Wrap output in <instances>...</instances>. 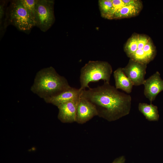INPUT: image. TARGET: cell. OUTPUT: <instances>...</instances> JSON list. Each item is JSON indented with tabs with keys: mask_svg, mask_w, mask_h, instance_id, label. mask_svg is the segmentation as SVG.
<instances>
[{
	"mask_svg": "<svg viewBox=\"0 0 163 163\" xmlns=\"http://www.w3.org/2000/svg\"><path fill=\"white\" fill-rule=\"evenodd\" d=\"M80 97L94 106L97 116L108 121L118 120L128 115L130 110L131 96L118 91L110 83L82 90Z\"/></svg>",
	"mask_w": 163,
	"mask_h": 163,
	"instance_id": "1",
	"label": "cell"
},
{
	"mask_svg": "<svg viewBox=\"0 0 163 163\" xmlns=\"http://www.w3.org/2000/svg\"><path fill=\"white\" fill-rule=\"evenodd\" d=\"M71 86L66 79L59 75L52 66L38 71L31 91L44 99L56 95Z\"/></svg>",
	"mask_w": 163,
	"mask_h": 163,
	"instance_id": "2",
	"label": "cell"
},
{
	"mask_svg": "<svg viewBox=\"0 0 163 163\" xmlns=\"http://www.w3.org/2000/svg\"><path fill=\"white\" fill-rule=\"evenodd\" d=\"M112 72L111 65L107 62L101 61H89L80 70V82L81 90L89 88L91 82L103 80L104 82L110 83Z\"/></svg>",
	"mask_w": 163,
	"mask_h": 163,
	"instance_id": "3",
	"label": "cell"
},
{
	"mask_svg": "<svg viewBox=\"0 0 163 163\" xmlns=\"http://www.w3.org/2000/svg\"><path fill=\"white\" fill-rule=\"evenodd\" d=\"M12 25L18 30L29 33L35 26V21L20 0L11 1L6 11L4 28Z\"/></svg>",
	"mask_w": 163,
	"mask_h": 163,
	"instance_id": "4",
	"label": "cell"
},
{
	"mask_svg": "<svg viewBox=\"0 0 163 163\" xmlns=\"http://www.w3.org/2000/svg\"><path fill=\"white\" fill-rule=\"evenodd\" d=\"M54 1L37 0L35 19V26L43 32L47 31L55 21Z\"/></svg>",
	"mask_w": 163,
	"mask_h": 163,
	"instance_id": "5",
	"label": "cell"
},
{
	"mask_svg": "<svg viewBox=\"0 0 163 163\" xmlns=\"http://www.w3.org/2000/svg\"><path fill=\"white\" fill-rule=\"evenodd\" d=\"M147 65L130 59L127 65L122 68L124 73L133 86L143 85L145 80Z\"/></svg>",
	"mask_w": 163,
	"mask_h": 163,
	"instance_id": "6",
	"label": "cell"
},
{
	"mask_svg": "<svg viewBox=\"0 0 163 163\" xmlns=\"http://www.w3.org/2000/svg\"><path fill=\"white\" fill-rule=\"evenodd\" d=\"M143 85L144 94L150 103L155 100L158 94L163 91V80L158 71L145 79Z\"/></svg>",
	"mask_w": 163,
	"mask_h": 163,
	"instance_id": "7",
	"label": "cell"
},
{
	"mask_svg": "<svg viewBox=\"0 0 163 163\" xmlns=\"http://www.w3.org/2000/svg\"><path fill=\"white\" fill-rule=\"evenodd\" d=\"M97 115L94 106L86 99L80 97L77 105L75 122L83 124Z\"/></svg>",
	"mask_w": 163,
	"mask_h": 163,
	"instance_id": "8",
	"label": "cell"
},
{
	"mask_svg": "<svg viewBox=\"0 0 163 163\" xmlns=\"http://www.w3.org/2000/svg\"><path fill=\"white\" fill-rule=\"evenodd\" d=\"M81 91L79 88L70 87L56 95L44 100L46 103L51 104L58 107L61 104L69 101H78Z\"/></svg>",
	"mask_w": 163,
	"mask_h": 163,
	"instance_id": "9",
	"label": "cell"
},
{
	"mask_svg": "<svg viewBox=\"0 0 163 163\" xmlns=\"http://www.w3.org/2000/svg\"><path fill=\"white\" fill-rule=\"evenodd\" d=\"M78 101H71L62 104L57 107L58 118L62 122L70 123L76 122L77 104Z\"/></svg>",
	"mask_w": 163,
	"mask_h": 163,
	"instance_id": "10",
	"label": "cell"
},
{
	"mask_svg": "<svg viewBox=\"0 0 163 163\" xmlns=\"http://www.w3.org/2000/svg\"><path fill=\"white\" fill-rule=\"evenodd\" d=\"M142 2L138 0L132 4L125 5L117 11L114 14L112 19L129 18L137 15L142 9Z\"/></svg>",
	"mask_w": 163,
	"mask_h": 163,
	"instance_id": "11",
	"label": "cell"
},
{
	"mask_svg": "<svg viewBox=\"0 0 163 163\" xmlns=\"http://www.w3.org/2000/svg\"><path fill=\"white\" fill-rule=\"evenodd\" d=\"M113 75L116 88L121 89L127 94L131 93L133 85L124 73L122 68H117L114 71Z\"/></svg>",
	"mask_w": 163,
	"mask_h": 163,
	"instance_id": "12",
	"label": "cell"
},
{
	"mask_svg": "<svg viewBox=\"0 0 163 163\" xmlns=\"http://www.w3.org/2000/svg\"><path fill=\"white\" fill-rule=\"evenodd\" d=\"M138 109L148 120L157 121L158 120L159 115L157 107L152 103L148 104L140 103L138 105Z\"/></svg>",
	"mask_w": 163,
	"mask_h": 163,
	"instance_id": "13",
	"label": "cell"
},
{
	"mask_svg": "<svg viewBox=\"0 0 163 163\" xmlns=\"http://www.w3.org/2000/svg\"><path fill=\"white\" fill-rule=\"evenodd\" d=\"M98 3L101 16L105 18L112 19V0H99Z\"/></svg>",
	"mask_w": 163,
	"mask_h": 163,
	"instance_id": "14",
	"label": "cell"
},
{
	"mask_svg": "<svg viewBox=\"0 0 163 163\" xmlns=\"http://www.w3.org/2000/svg\"><path fill=\"white\" fill-rule=\"evenodd\" d=\"M138 34H134L128 39L124 46L127 56L130 58L138 49Z\"/></svg>",
	"mask_w": 163,
	"mask_h": 163,
	"instance_id": "15",
	"label": "cell"
},
{
	"mask_svg": "<svg viewBox=\"0 0 163 163\" xmlns=\"http://www.w3.org/2000/svg\"><path fill=\"white\" fill-rule=\"evenodd\" d=\"M143 50L149 63L154 59L156 53L155 47L151 39L145 46Z\"/></svg>",
	"mask_w": 163,
	"mask_h": 163,
	"instance_id": "16",
	"label": "cell"
},
{
	"mask_svg": "<svg viewBox=\"0 0 163 163\" xmlns=\"http://www.w3.org/2000/svg\"><path fill=\"white\" fill-rule=\"evenodd\" d=\"M37 1V0H20L21 4L28 11L34 21Z\"/></svg>",
	"mask_w": 163,
	"mask_h": 163,
	"instance_id": "17",
	"label": "cell"
},
{
	"mask_svg": "<svg viewBox=\"0 0 163 163\" xmlns=\"http://www.w3.org/2000/svg\"><path fill=\"white\" fill-rule=\"evenodd\" d=\"M6 2L5 1H0V33L2 35L5 31L4 29V24L5 21L6 11L5 9Z\"/></svg>",
	"mask_w": 163,
	"mask_h": 163,
	"instance_id": "18",
	"label": "cell"
},
{
	"mask_svg": "<svg viewBox=\"0 0 163 163\" xmlns=\"http://www.w3.org/2000/svg\"><path fill=\"white\" fill-rule=\"evenodd\" d=\"M148 36L144 34H138V49H142L150 39Z\"/></svg>",
	"mask_w": 163,
	"mask_h": 163,
	"instance_id": "19",
	"label": "cell"
},
{
	"mask_svg": "<svg viewBox=\"0 0 163 163\" xmlns=\"http://www.w3.org/2000/svg\"><path fill=\"white\" fill-rule=\"evenodd\" d=\"M112 2L113 16L114 14L117 11L122 8L125 6V5L123 2L122 0H112Z\"/></svg>",
	"mask_w": 163,
	"mask_h": 163,
	"instance_id": "20",
	"label": "cell"
},
{
	"mask_svg": "<svg viewBox=\"0 0 163 163\" xmlns=\"http://www.w3.org/2000/svg\"><path fill=\"white\" fill-rule=\"evenodd\" d=\"M126 159L124 156H121L115 159L111 163H125Z\"/></svg>",
	"mask_w": 163,
	"mask_h": 163,
	"instance_id": "21",
	"label": "cell"
},
{
	"mask_svg": "<svg viewBox=\"0 0 163 163\" xmlns=\"http://www.w3.org/2000/svg\"><path fill=\"white\" fill-rule=\"evenodd\" d=\"M138 0H122L125 5H129L136 2Z\"/></svg>",
	"mask_w": 163,
	"mask_h": 163,
	"instance_id": "22",
	"label": "cell"
}]
</instances>
